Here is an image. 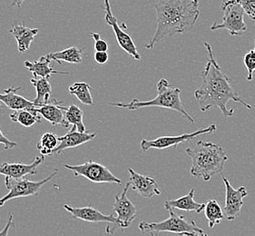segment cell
<instances>
[{
    "mask_svg": "<svg viewBox=\"0 0 255 236\" xmlns=\"http://www.w3.org/2000/svg\"><path fill=\"white\" fill-rule=\"evenodd\" d=\"M108 59H109V56H108V52L96 51L94 55V60L99 65L107 64Z\"/></svg>",
    "mask_w": 255,
    "mask_h": 236,
    "instance_id": "1f68e13d",
    "label": "cell"
},
{
    "mask_svg": "<svg viewBox=\"0 0 255 236\" xmlns=\"http://www.w3.org/2000/svg\"><path fill=\"white\" fill-rule=\"evenodd\" d=\"M63 207L71 214L73 218L87 222V223H109L114 224V229L118 224L117 216L114 215H105L100 211L93 206H84V207H73L69 205H64Z\"/></svg>",
    "mask_w": 255,
    "mask_h": 236,
    "instance_id": "5bb4252c",
    "label": "cell"
},
{
    "mask_svg": "<svg viewBox=\"0 0 255 236\" xmlns=\"http://www.w3.org/2000/svg\"><path fill=\"white\" fill-rule=\"evenodd\" d=\"M38 28H30L23 24H14L8 31L17 42V49L20 53H25L30 47L31 44L35 40L38 34Z\"/></svg>",
    "mask_w": 255,
    "mask_h": 236,
    "instance_id": "ac0fdd59",
    "label": "cell"
},
{
    "mask_svg": "<svg viewBox=\"0 0 255 236\" xmlns=\"http://www.w3.org/2000/svg\"><path fill=\"white\" fill-rule=\"evenodd\" d=\"M52 60L48 55L43 56L35 61H25V67L26 69L32 73L34 78H42V77H50L52 75H69L66 71H57L54 67L50 66Z\"/></svg>",
    "mask_w": 255,
    "mask_h": 236,
    "instance_id": "d6986e66",
    "label": "cell"
},
{
    "mask_svg": "<svg viewBox=\"0 0 255 236\" xmlns=\"http://www.w3.org/2000/svg\"><path fill=\"white\" fill-rule=\"evenodd\" d=\"M185 153L192 159L190 173L195 178L208 182L214 175L222 174L225 170L228 156L219 144L199 140L192 147L185 149Z\"/></svg>",
    "mask_w": 255,
    "mask_h": 236,
    "instance_id": "3957f363",
    "label": "cell"
},
{
    "mask_svg": "<svg viewBox=\"0 0 255 236\" xmlns=\"http://www.w3.org/2000/svg\"><path fill=\"white\" fill-rule=\"evenodd\" d=\"M0 144H4V147H5V150L15 148V147L17 146V144H16L15 142L11 141V140H9V139L5 136L1 129H0Z\"/></svg>",
    "mask_w": 255,
    "mask_h": 236,
    "instance_id": "d6a6232c",
    "label": "cell"
},
{
    "mask_svg": "<svg viewBox=\"0 0 255 236\" xmlns=\"http://www.w3.org/2000/svg\"><path fill=\"white\" fill-rule=\"evenodd\" d=\"M244 63L248 70L247 80L252 81L253 75L255 71V49L250 50L248 53L245 54V57H244Z\"/></svg>",
    "mask_w": 255,
    "mask_h": 236,
    "instance_id": "f1b7e54d",
    "label": "cell"
},
{
    "mask_svg": "<svg viewBox=\"0 0 255 236\" xmlns=\"http://www.w3.org/2000/svg\"><path fill=\"white\" fill-rule=\"evenodd\" d=\"M204 214L205 217L208 221V225L211 229H214L216 225H220L221 222L225 218V215L223 209L221 208L217 201L214 199H210L204 207Z\"/></svg>",
    "mask_w": 255,
    "mask_h": 236,
    "instance_id": "484cf974",
    "label": "cell"
},
{
    "mask_svg": "<svg viewBox=\"0 0 255 236\" xmlns=\"http://www.w3.org/2000/svg\"><path fill=\"white\" fill-rule=\"evenodd\" d=\"M62 105L63 101H57L56 98H53L48 103L35 105L34 108L42 118L54 126L61 125L62 127L67 128L70 124L65 117V106Z\"/></svg>",
    "mask_w": 255,
    "mask_h": 236,
    "instance_id": "9a60e30c",
    "label": "cell"
},
{
    "mask_svg": "<svg viewBox=\"0 0 255 236\" xmlns=\"http://www.w3.org/2000/svg\"><path fill=\"white\" fill-rule=\"evenodd\" d=\"M97 137V133H87V132H80L76 127H72L69 132L66 134L58 136L59 144L57 145L53 155H59L64 153L66 150L70 148H76L82 144H86L87 142L91 141Z\"/></svg>",
    "mask_w": 255,
    "mask_h": 236,
    "instance_id": "e0dca14e",
    "label": "cell"
},
{
    "mask_svg": "<svg viewBox=\"0 0 255 236\" xmlns=\"http://www.w3.org/2000/svg\"><path fill=\"white\" fill-rule=\"evenodd\" d=\"M221 8L224 12L223 22L214 23L210 29L212 31L227 29L232 36H243L247 31V25L245 24L244 15L245 12L241 5L239 0H225Z\"/></svg>",
    "mask_w": 255,
    "mask_h": 236,
    "instance_id": "52a82bcc",
    "label": "cell"
},
{
    "mask_svg": "<svg viewBox=\"0 0 255 236\" xmlns=\"http://www.w3.org/2000/svg\"><path fill=\"white\" fill-rule=\"evenodd\" d=\"M245 14L250 16L251 19L255 20V0H239Z\"/></svg>",
    "mask_w": 255,
    "mask_h": 236,
    "instance_id": "4dcf8cb0",
    "label": "cell"
},
{
    "mask_svg": "<svg viewBox=\"0 0 255 236\" xmlns=\"http://www.w3.org/2000/svg\"><path fill=\"white\" fill-rule=\"evenodd\" d=\"M45 162V156H36L30 164L17 162H3L0 164V175L15 179L26 178L38 173V167Z\"/></svg>",
    "mask_w": 255,
    "mask_h": 236,
    "instance_id": "4fadbf2b",
    "label": "cell"
},
{
    "mask_svg": "<svg viewBox=\"0 0 255 236\" xmlns=\"http://www.w3.org/2000/svg\"><path fill=\"white\" fill-rule=\"evenodd\" d=\"M131 183L128 182L122 193L115 195L114 212L116 213L118 219L117 226H119L123 231L131 226L137 214L135 206L128 197V192Z\"/></svg>",
    "mask_w": 255,
    "mask_h": 236,
    "instance_id": "30bf717a",
    "label": "cell"
},
{
    "mask_svg": "<svg viewBox=\"0 0 255 236\" xmlns=\"http://www.w3.org/2000/svg\"><path fill=\"white\" fill-rule=\"evenodd\" d=\"M158 94L156 98L151 100L141 101L138 98H133L129 103L126 102H111L110 105L117 108L128 109L131 111L138 110L145 108H167L176 111L181 114L184 118H186L190 123H194V119L190 114L185 110L184 104L181 99V90L180 88H174L165 78H161L157 83Z\"/></svg>",
    "mask_w": 255,
    "mask_h": 236,
    "instance_id": "277c9868",
    "label": "cell"
},
{
    "mask_svg": "<svg viewBox=\"0 0 255 236\" xmlns=\"http://www.w3.org/2000/svg\"><path fill=\"white\" fill-rule=\"evenodd\" d=\"M222 176L226 191L224 209L225 216L228 221L234 222L238 216H240L241 210L244 206V199L248 195V190L244 185L240 186L238 189H235L225 175H222Z\"/></svg>",
    "mask_w": 255,
    "mask_h": 236,
    "instance_id": "8fae6325",
    "label": "cell"
},
{
    "mask_svg": "<svg viewBox=\"0 0 255 236\" xmlns=\"http://www.w3.org/2000/svg\"><path fill=\"white\" fill-rule=\"evenodd\" d=\"M20 88V87H11L5 89L4 93H0V102H2L6 108L12 110H19L35 106L36 104L34 100L31 101L16 93Z\"/></svg>",
    "mask_w": 255,
    "mask_h": 236,
    "instance_id": "ffe728a7",
    "label": "cell"
},
{
    "mask_svg": "<svg viewBox=\"0 0 255 236\" xmlns=\"http://www.w3.org/2000/svg\"><path fill=\"white\" fill-rule=\"evenodd\" d=\"M154 7L157 27L152 39L144 46L146 49H152L165 37L193 30L199 18L198 0H158Z\"/></svg>",
    "mask_w": 255,
    "mask_h": 236,
    "instance_id": "7a4b0ae2",
    "label": "cell"
},
{
    "mask_svg": "<svg viewBox=\"0 0 255 236\" xmlns=\"http://www.w3.org/2000/svg\"><path fill=\"white\" fill-rule=\"evenodd\" d=\"M42 118L40 114L36 111L34 106L31 108L14 110V112L10 115L12 122L20 123L24 127H31L36 123H41Z\"/></svg>",
    "mask_w": 255,
    "mask_h": 236,
    "instance_id": "7402d4cb",
    "label": "cell"
},
{
    "mask_svg": "<svg viewBox=\"0 0 255 236\" xmlns=\"http://www.w3.org/2000/svg\"><path fill=\"white\" fill-rule=\"evenodd\" d=\"M169 216L162 222H142L139 224V229L143 234H150L156 236L161 232L172 233L179 236H207L202 228L195 224L194 220L187 217L177 215L173 208H167Z\"/></svg>",
    "mask_w": 255,
    "mask_h": 236,
    "instance_id": "5b68a950",
    "label": "cell"
},
{
    "mask_svg": "<svg viewBox=\"0 0 255 236\" xmlns=\"http://www.w3.org/2000/svg\"><path fill=\"white\" fill-rule=\"evenodd\" d=\"M128 172L130 175L129 182L131 183L133 190L136 191L143 198L150 199L155 195H161V191L158 188L157 182L153 177L140 175L130 167L128 168Z\"/></svg>",
    "mask_w": 255,
    "mask_h": 236,
    "instance_id": "2e32d148",
    "label": "cell"
},
{
    "mask_svg": "<svg viewBox=\"0 0 255 236\" xmlns=\"http://www.w3.org/2000/svg\"><path fill=\"white\" fill-rule=\"evenodd\" d=\"M217 130L216 124L212 123L206 127L196 130L191 133H184L177 135H163L159 136L153 140H146L143 139L140 143L141 148L143 152H147L148 150L155 149V150H165L168 148H175L178 144L189 143L193 139L198 137L200 135L210 134L215 133Z\"/></svg>",
    "mask_w": 255,
    "mask_h": 236,
    "instance_id": "9c48e42d",
    "label": "cell"
},
{
    "mask_svg": "<svg viewBox=\"0 0 255 236\" xmlns=\"http://www.w3.org/2000/svg\"><path fill=\"white\" fill-rule=\"evenodd\" d=\"M59 144L58 136L52 132H46L41 136L39 142L36 144V148L44 156L53 155L54 150Z\"/></svg>",
    "mask_w": 255,
    "mask_h": 236,
    "instance_id": "83f0119b",
    "label": "cell"
},
{
    "mask_svg": "<svg viewBox=\"0 0 255 236\" xmlns=\"http://www.w3.org/2000/svg\"><path fill=\"white\" fill-rule=\"evenodd\" d=\"M91 89L92 88L88 83L77 82L72 84L68 88V91L71 95L76 96L82 104L87 106H93L95 101L93 99Z\"/></svg>",
    "mask_w": 255,
    "mask_h": 236,
    "instance_id": "d4e9b609",
    "label": "cell"
},
{
    "mask_svg": "<svg viewBox=\"0 0 255 236\" xmlns=\"http://www.w3.org/2000/svg\"><path fill=\"white\" fill-rule=\"evenodd\" d=\"M194 188L189 191L187 195L181 196L175 200H167L164 203L165 209L173 208L185 212H195L196 214H201L204 210L205 204H199L194 200Z\"/></svg>",
    "mask_w": 255,
    "mask_h": 236,
    "instance_id": "44dd1931",
    "label": "cell"
},
{
    "mask_svg": "<svg viewBox=\"0 0 255 236\" xmlns=\"http://www.w3.org/2000/svg\"><path fill=\"white\" fill-rule=\"evenodd\" d=\"M83 48L77 46L67 47L64 50L47 54L52 61L57 62L61 65V62H67L69 64H80L83 61Z\"/></svg>",
    "mask_w": 255,
    "mask_h": 236,
    "instance_id": "603a6c76",
    "label": "cell"
},
{
    "mask_svg": "<svg viewBox=\"0 0 255 236\" xmlns=\"http://www.w3.org/2000/svg\"><path fill=\"white\" fill-rule=\"evenodd\" d=\"M26 0H11V5L12 6H17L18 9H20L22 4L25 2Z\"/></svg>",
    "mask_w": 255,
    "mask_h": 236,
    "instance_id": "e575fe53",
    "label": "cell"
},
{
    "mask_svg": "<svg viewBox=\"0 0 255 236\" xmlns=\"http://www.w3.org/2000/svg\"><path fill=\"white\" fill-rule=\"evenodd\" d=\"M204 45L208 53L207 64L204 71L201 73L203 79L202 86L194 91V98L199 105L201 111L209 112L214 108H218L226 118L234 117L235 110L227 108V104L231 100L242 104L247 109H252L250 104L241 98L233 88V80L222 71L218 62L215 59L212 46L206 42Z\"/></svg>",
    "mask_w": 255,
    "mask_h": 236,
    "instance_id": "6da1fadb",
    "label": "cell"
},
{
    "mask_svg": "<svg viewBox=\"0 0 255 236\" xmlns=\"http://www.w3.org/2000/svg\"><path fill=\"white\" fill-rule=\"evenodd\" d=\"M58 174V170L55 169L50 175H47L44 179L40 181H31L27 178H10L5 177V187L7 193L3 197L0 198V207L5 205L8 201L17 199L21 197H29L36 196L40 194L41 189L46 183L51 181Z\"/></svg>",
    "mask_w": 255,
    "mask_h": 236,
    "instance_id": "8992f818",
    "label": "cell"
},
{
    "mask_svg": "<svg viewBox=\"0 0 255 236\" xmlns=\"http://www.w3.org/2000/svg\"><path fill=\"white\" fill-rule=\"evenodd\" d=\"M91 37L94 40V48L96 51L108 52V48H109L108 42L106 41L105 39H103L99 33L92 32Z\"/></svg>",
    "mask_w": 255,
    "mask_h": 236,
    "instance_id": "f546056e",
    "label": "cell"
},
{
    "mask_svg": "<svg viewBox=\"0 0 255 236\" xmlns=\"http://www.w3.org/2000/svg\"><path fill=\"white\" fill-rule=\"evenodd\" d=\"M64 167L71 171L76 177H85L95 184H123L122 180L114 175L107 166L92 160L80 164H64Z\"/></svg>",
    "mask_w": 255,
    "mask_h": 236,
    "instance_id": "ba28073f",
    "label": "cell"
},
{
    "mask_svg": "<svg viewBox=\"0 0 255 236\" xmlns=\"http://www.w3.org/2000/svg\"><path fill=\"white\" fill-rule=\"evenodd\" d=\"M13 216L12 215H9V217H8V220H7V223H6V226H5V228H4V230H2V231L0 232V236H7L8 235V232H9V228H10L11 226H14V224H13Z\"/></svg>",
    "mask_w": 255,
    "mask_h": 236,
    "instance_id": "836d02e7",
    "label": "cell"
},
{
    "mask_svg": "<svg viewBox=\"0 0 255 236\" xmlns=\"http://www.w3.org/2000/svg\"><path fill=\"white\" fill-rule=\"evenodd\" d=\"M65 117L69 124L80 132H87L86 125L83 121L84 111L75 104H71L68 107H65Z\"/></svg>",
    "mask_w": 255,
    "mask_h": 236,
    "instance_id": "4316f807",
    "label": "cell"
},
{
    "mask_svg": "<svg viewBox=\"0 0 255 236\" xmlns=\"http://www.w3.org/2000/svg\"><path fill=\"white\" fill-rule=\"evenodd\" d=\"M49 77L31 78L30 82L36 88V98L34 99L36 105L48 103L51 99L52 87L49 83Z\"/></svg>",
    "mask_w": 255,
    "mask_h": 236,
    "instance_id": "cb8c5ba5",
    "label": "cell"
},
{
    "mask_svg": "<svg viewBox=\"0 0 255 236\" xmlns=\"http://www.w3.org/2000/svg\"><path fill=\"white\" fill-rule=\"evenodd\" d=\"M104 1H105V10H106L105 20L107 22L108 26L112 27L116 37H117L118 45L120 46L124 51L127 52L130 57H133V58L139 57L140 53L138 51L137 47L135 46L133 38L126 31L124 30L121 26H119L118 18L113 14L110 1L109 0H104Z\"/></svg>",
    "mask_w": 255,
    "mask_h": 236,
    "instance_id": "7c38bea8",
    "label": "cell"
}]
</instances>
